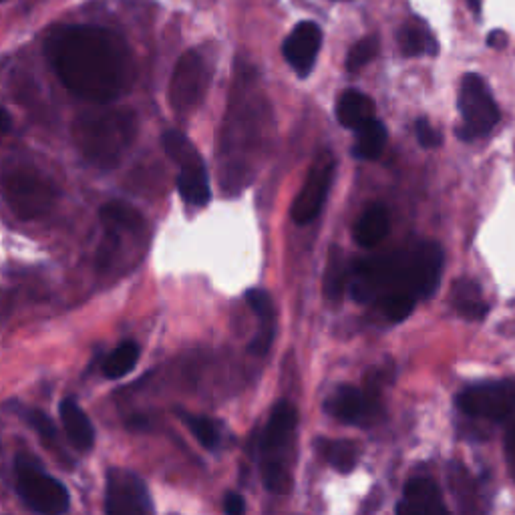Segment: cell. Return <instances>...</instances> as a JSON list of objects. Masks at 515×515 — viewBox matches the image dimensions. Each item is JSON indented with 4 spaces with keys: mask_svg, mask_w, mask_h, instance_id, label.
<instances>
[{
    "mask_svg": "<svg viewBox=\"0 0 515 515\" xmlns=\"http://www.w3.org/2000/svg\"><path fill=\"white\" fill-rule=\"evenodd\" d=\"M47 55L63 85L81 99L105 105L129 83V53L111 31L67 27L51 37Z\"/></svg>",
    "mask_w": 515,
    "mask_h": 515,
    "instance_id": "obj_1",
    "label": "cell"
},
{
    "mask_svg": "<svg viewBox=\"0 0 515 515\" xmlns=\"http://www.w3.org/2000/svg\"><path fill=\"white\" fill-rule=\"evenodd\" d=\"M443 270V250L437 242L375 256L359 262L349 276V290L361 304L377 302L389 294H405L415 300L433 296Z\"/></svg>",
    "mask_w": 515,
    "mask_h": 515,
    "instance_id": "obj_2",
    "label": "cell"
},
{
    "mask_svg": "<svg viewBox=\"0 0 515 515\" xmlns=\"http://www.w3.org/2000/svg\"><path fill=\"white\" fill-rule=\"evenodd\" d=\"M137 135V119L127 109H101L83 113L73 125L79 153L97 167H115Z\"/></svg>",
    "mask_w": 515,
    "mask_h": 515,
    "instance_id": "obj_3",
    "label": "cell"
},
{
    "mask_svg": "<svg viewBox=\"0 0 515 515\" xmlns=\"http://www.w3.org/2000/svg\"><path fill=\"white\" fill-rule=\"evenodd\" d=\"M3 196L11 210L23 220H37L51 212L57 202V188L33 167L15 165L5 171Z\"/></svg>",
    "mask_w": 515,
    "mask_h": 515,
    "instance_id": "obj_4",
    "label": "cell"
},
{
    "mask_svg": "<svg viewBox=\"0 0 515 515\" xmlns=\"http://www.w3.org/2000/svg\"><path fill=\"white\" fill-rule=\"evenodd\" d=\"M163 147L167 155L180 165L178 190L182 198L192 206H206L212 198L210 178L196 147L180 131H167L163 135Z\"/></svg>",
    "mask_w": 515,
    "mask_h": 515,
    "instance_id": "obj_5",
    "label": "cell"
},
{
    "mask_svg": "<svg viewBox=\"0 0 515 515\" xmlns=\"http://www.w3.org/2000/svg\"><path fill=\"white\" fill-rule=\"evenodd\" d=\"M459 111L463 117V125L459 129L461 139L469 141L483 137L497 125L499 109L483 77L475 73H467L463 77L459 89Z\"/></svg>",
    "mask_w": 515,
    "mask_h": 515,
    "instance_id": "obj_6",
    "label": "cell"
},
{
    "mask_svg": "<svg viewBox=\"0 0 515 515\" xmlns=\"http://www.w3.org/2000/svg\"><path fill=\"white\" fill-rule=\"evenodd\" d=\"M17 489L23 501L39 513L59 515L69 511V491L31 459H17Z\"/></svg>",
    "mask_w": 515,
    "mask_h": 515,
    "instance_id": "obj_7",
    "label": "cell"
},
{
    "mask_svg": "<svg viewBox=\"0 0 515 515\" xmlns=\"http://www.w3.org/2000/svg\"><path fill=\"white\" fill-rule=\"evenodd\" d=\"M210 85V69L198 51H188L178 61L169 83V103L178 113H192Z\"/></svg>",
    "mask_w": 515,
    "mask_h": 515,
    "instance_id": "obj_8",
    "label": "cell"
},
{
    "mask_svg": "<svg viewBox=\"0 0 515 515\" xmlns=\"http://www.w3.org/2000/svg\"><path fill=\"white\" fill-rule=\"evenodd\" d=\"M457 407L477 419H507L515 415V381L505 379L473 385L457 397Z\"/></svg>",
    "mask_w": 515,
    "mask_h": 515,
    "instance_id": "obj_9",
    "label": "cell"
},
{
    "mask_svg": "<svg viewBox=\"0 0 515 515\" xmlns=\"http://www.w3.org/2000/svg\"><path fill=\"white\" fill-rule=\"evenodd\" d=\"M326 411L349 425H369L379 417L381 399L377 393V385H369L367 389H357L351 385L338 387L326 401Z\"/></svg>",
    "mask_w": 515,
    "mask_h": 515,
    "instance_id": "obj_10",
    "label": "cell"
},
{
    "mask_svg": "<svg viewBox=\"0 0 515 515\" xmlns=\"http://www.w3.org/2000/svg\"><path fill=\"white\" fill-rule=\"evenodd\" d=\"M332 176H334V159L328 153H324L310 167L308 178L292 204V220L298 226L312 222L320 214L332 184Z\"/></svg>",
    "mask_w": 515,
    "mask_h": 515,
    "instance_id": "obj_11",
    "label": "cell"
},
{
    "mask_svg": "<svg viewBox=\"0 0 515 515\" xmlns=\"http://www.w3.org/2000/svg\"><path fill=\"white\" fill-rule=\"evenodd\" d=\"M105 509L111 515L147 513L153 509L145 483L131 471L111 469L107 473Z\"/></svg>",
    "mask_w": 515,
    "mask_h": 515,
    "instance_id": "obj_12",
    "label": "cell"
},
{
    "mask_svg": "<svg viewBox=\"0 0 515 515\" xmlns=\"http://www.w3.org/2000/svg\"><path fill=\"white\" fill-rule=\"evenodd\" d=\"M322 47V31L316 23L304 21L294 27L282 45V55L286 63L294 69L298 77H308L314 69L316 57Z\"/></svg>",
    "mask_w": 515,
    "mask_h": 515,
    "instance_id": "obj_13",
    "label": "cell"
},
{
    "mask_svg": "<svg viewBox=\"0 0 515 515\" xmlns=\"http://www.w3.org/2000/svg\"><path fill=\"white\" fill-rule=\"evenodd\" d=\"M296 409L282 401L274 407V411L270 413V419L266 423V429L262 433V441H260V451H262V459H270L274 457L278 451L286 449V445L292 439V433L296 429Z\"/></svg>",
    "mask_w": 515,
    "mask_h": 515,
    "instance_id": "obj_14",
    "label": "cell"
},
{
    "mask_svg": "<svg viewBox=\"0 0 515 515\" xmlns=\"http://www.w3.org/2000/svg\"><path fill=\"white\" fill-rule=\"evenodd\" d=\"M447 511L443 503L441 489L433 479L415 477L405 485L403 499L397 505V513H443Z\"/></svg>",
    "mask_w": 515,
    "mask_h": 515,
    "instance_id": "obj_15",
    "label": "cell"
},
{
    "mask_svg": "<svg viewBox=\"0 0 515 515\" xmlns=\"http://www.w3.org/2000/svg\"><path fill=\"white\" fill-rule=\"evenodd\" d=\"M375 113V101L357 89L345 91L336 101V119L347 129H359L367 121L375 119Z\"/></svg>",
    "mask_w": 515,
    "mask_h": 515,
    "instance_id": "obj_16",
    "label": "cell"
},
{
    "mask_svg": "<svg viewBox=\"0 0 515 515\" xmlns=\"http://www.w3.org/2000/svg\"><path fill=\"white\" fill-rule=\"evenodd\" d=\"M391 232V216L385 206L371 204L359 218L355 226V240L365 248L381 244Z\"/></svg>",
    "mask_w": 515,
    "mask_h": 515,
    "instance_id": "obj_17",
    "label": "cell"
},
{
    "mask_svg": "<svg viewBox=\"0 0 515 515\" xmlns=\"http://www.w3.org/2000/svg\"><path fill=\"white\" fill-rule=\"evenodd\" d=\"M61 419L73 447H77L79 451H87L93 447L95 429L75 399H65L61 403Z\"/></svg>",
    "mask_w": 515,
    "mask_h": 515,
    "instance_id": "obj_18",
    "label": "cell"
},
{
    "mask_svg": "<svg viewBox=\"0 0 515 515\" xmlns=\"http://www.w3.org/2000/svg\"><path fill=\"white\" fill-rule=\"evenodd\" d=\"M399 47L405 57L419 55H437L439 45L429 31V27L421 21H407L399 31Z\"/></svg>",
    "mask_w": 515,
    "mask_h": 515,
    "instance_id": "obj_19",
    "label": "cell"
},
{
    "mask_svg": "<svg viewBox=\"0 0 515 515\" xmlns=\"http://www.w3.org/2000/svg\"><path fill=\"white\" fill-rule=\"evenodd\" d=\"M451 302L455 306V310L465 316L467 320H481L485 318L489 306L483 300L481 288L477 282L463 278L459 282H455L453 292H451Z\"/></svg>",
    "mask_w": 515,
    "mask_h": 515,
    "instance_id": "obj_20",
    "label": "cell"
},
{
    "mask_svg": "<svg viewBox=\"0 0 515 515\" xmlns=\"http://www.w3.org/2000/svg\"><path fill=\"white\" fill-rule=\"evenodd\" d=\"M355 131H357L355 155L359 159H377L387 145V127L375 117Z\"/></svg>",
    "mask_w": 515,
    "mask_h": 515,
    "instance_id": "obj_21",
    "label": "cell"
},
{
    "mask_svg": "<svg viewBox=\"0 0 515 515\" xmlns=\"http://www.w3.org/2000/svg\"><path fill=\"white\" fill-rule=\"evenodd\" d=\"M320 453L324 455V459L340 473H351L361 457V449L355 441H320L318 443Z\"/></svg>",
    "mask_w": 515,
    "mask_h": 515,
    "instance_id": "obj_22",
    "label": "cell"
},
{
    "mask_svg": "<svg viewBox=\"0 0 515 515\" xmlns=\"http://www.w3.org/2000/svg\"><path fill=\"white\" fill-rule=\"evenodd\" d=\"M101 222L109 228V230H129V232H139L143 228V218L141 214L131 208L129 204L123 202H109L101 208Z\"/></svg>",
    "mask_w": 515,
    "mask_h": 515,
    "instance_id": "obj_23",
    "label": "cell"
},
{
    "mask_svg": "<svg viewBox=\"0 0 515 515\" xmlns=\"http://www.w3.org/2000/svg\"><path fill=\"white\" fill-rule=\"evenodd\" d=\"M349 270L345 256H342L340 248H332L328 254V266H326V276H324V292L330 300H338L345 294L349 286Z\"/></svg>",
    "mask_w": 515,
    "mask_h": 515,
    "instance_id": "obj_24",
    "label": "cell"
},
{
    "mask_svg": "<svg viewBox=\"0 0 515 515\" xmlns=\"http://www.w3.org/2000/svg\"><path fill=\"white\" fill-rule=\"evenodd\" d=\"M139 361V347L135 342H121V345L107 357L103 373L109 379H121L129 375Z\"/></svg>",
    "mask_w": 515,
    "mask_h": 515,
    "instance_id": "obj_25",
    "label": "cell"
},
{
    "mask_svg": "<svg viewBox=\"0 0 515 515\" xmlns=\"http://www.w3.org/2000/svg\"><path fill=\"white\" fill-rule=\"evenodd\" d=\"M262 469V479L268 491L272 493H286L292 485V475L288 467L282 461L276 459H262L260 463Z\"/></svg>",
    "mask_w": 515,
    "mask_h": 515,
    "instance_id": "obj_26",
    "label": "cell"
},
{
    "mask_svg": "<svg viewBox=\"0 0 515 515\" xmlns=\"http://www.w3.org/2000/svg\"><path fill=\"white\" fill-rule=\"evenodd\" d=\"M184 423L206 449H216L220 445V429L212 419L200 415H184Z\"/></svg>",
    "mask_w": 515,
    "mask_h": 515,
    "instance_id": "obj_27",
    "label": "cell"
},
{
    "mask_svg": "<svg viewBox=\"0 0 515 515\" xmlns=\"http://www.w3.org/2000/svg\"><path fill=\"white\" fill-rule=\"evenodd\" d=\"M379 53V39L375 35L371 37H365L361 39L351 51H349V57H347V69L349 73H357L361 71L365 65H369Z\"/></svg>",
    "mask_w": 515,
    "mask_h": 515,
    "instance_id": "obj_28",
    "label": "cell"
},
{
    "mask_svg": "<svg viewBox=\"0 0 515 515\" xmlns=\"http://www.w3.org/2000/svg\"><path fill=\"white\" fill-rule=\"evenodd\" d=\"M377 304L391 322H403L413 312L417 300L411 296H405V294H389V296L379 298Z\"/></svg>",
    "mask_w": 515,
    "mask_h": 515,
    "instance_id": "obj_29",
    "label": "cell"
},
{
    "mask_svg": "<svg viewBox=\"0 0 515 515\" xmlns=\"http://www.w3.org/2000/svg\"><path fill=\"white\" fill-rule=\"evenodd\" d=\"M246 300H248L250 308L260 316L262 326L274 328V302H272L270 294L260 288H254V290H248Z\"/></svg>",
    "mask_w": 515,
    "mask_h": 515,
    "instance_id": "obj_30",
    "label": "cell"
},
{
    "mask_svg": "<svg viewBox=\"0 0 515 515\" xmlns=\"http://www.w3.org/2000/svg\"><path fill=\"white\" fill-rule=\"evenodd\" d=\"M451 489L453 493L459 497L457 501H463V509H465V501H475V487L471 483V477L461 469V467H453V475H451Z\"/></svg>",
    "mask_w": 515,
    "mask_h": 515,
    "instance_id": "obj_31",
    "label": "cell"
},
{
    "mask_svg": "<svg viewBox=\"0 0 515 515\" xmlns=\"http://www.w3.org/2000/svg\"><path fill=\"white\" fill-rule=\"evenodd\" d=\"M415 133H417V139L423 147H439L441 145V133L439 129H435L427 119H419L415 123Z\"/></svg>",
    "mask_w": 515,
    "mask_h": 515,
    "instance_id": "obj_32",
    "label": "cell"
},
{
    "mask_svg": "<svg viewBox=\"0 0 515 515\" xmlns=\"http://www.w3.org/2000/svg\"><path fill=\"white\" fill-rule=\"evenodd\" d=\"M29 419H31V425L43 435V439H47V441H55V435H57V431H55V425L51 423V419L45 415V413H41V411H33L31 415H29Z\"/></svg>",
    "mask_w": 515,
    "mask_h": 515,
    "instance_id": "obj_33",
    "label": "cell"
},
{
    "mask_svg": "<svg viewBox=\"0 0 515 515\" xmlns=\"http://www.w3.org/2000/svg\"><path fill=\"white\" fill-rule=\"evenodd\" d=\"M505 461H507L509 473L515 481V425L509 429V433L505 437Z\"/></svg>",
    "mask_w": 515,
    "mask_h": 515,
    "instance_id": "obj_34",
    "label": "cell"
},
{
    "mask_svg": "<svg viewBox=\"0 0 515 515\" xmlns=\"http://www.w3.org/2000/svg\"><path fill=\"white\" fill-rule=\"evenodd\" d=\"M224 511L230 515H240L246 511V503L242 499V495L238 493H228L224 499Z\"/></svg>",
    "mask_w": 515,
    "mask_h": 515,
    "instance_id": "obj_35",
    "label": "cell"
},
{
    "mask_svg": "<svg viewBox=\"0 0 515 515\" xmlns=\"http://www.w3.org/2000/svg\"><path fill=\"white\" fill-rule=\"evenodd\" d=\"M487 45L493 49H505L507 47V35L503 31H493L487 37Z\"/></svg>",
    "mask_w": 515,
    "mask_h": 515,
    "instance_id": "obj_36",
    "label": "cell"
},
{
    "mask_svg": "<svg viewBox=\"0 0 515 515\" xmlns=\"http://www.w3.org/2000/svg\"><path fill=\"white\" fill-rule=\"evenodd\" d=\"M11 127H13V119H11V115H9L5 109H0V135H3V133H9V131H11Z\"/></svg>",
    "mask_w": 515,
    "mask_h": 515,
    "instance_id": "obj_37",
    "label": "cell"
},
{
    "mask_svg": "<svg viewBox=\"0 0 515 515\" xmlns=\"http://www.w3.org/2000/svg\"><path fill=\"white\" fill-rule=\"evenodd\" d=\"M469 5H471V9H473L475 13H479V9H481V0H469Z\"/></svg>",
    "mask_w": 515,
    "mask_h": 515,
    "instance_id": "obj_38",
    "label": "cell"
},
{
    "mask_svg": "<svg viewBox=\"0 0 515 515\" xmlns=\"http://www.w3.org/2000/svg\"><path fill=\"white\" fill-rule=\"evenodd\" d=\"M0 3H3V0H0Z\"/></svg>",
    "mask_w": 515,
    "mask_h": 515,
    "instance_id": "obj_39",
    "label": "cell"
}]
</instances>
